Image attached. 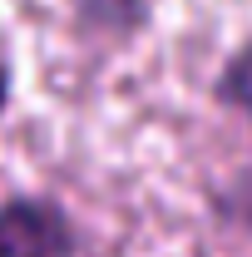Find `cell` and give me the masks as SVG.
Masks as SVG:
<instances>
[{
    "label": "cell",
    "instance_id": "obj_1",
    "mask_svg": "<svg viewBox=\"0 0 252 257\" xmlns=\"http://www.w3.org/2000/svg\"><path fill=\"white\" fill-rule=\"evenodd\" d=\"M0 257H74V227L50 198L0 203Z\"/></svg>",
    "mask_w": 252,
    "mask_h": 257
},
{
    "label": "cell",
    "instance_id": "obj_2",
    "mask_svg": "<svg viewBox=\"0 0 252 257\" xmlns=\"http://www.w3.org/2000/svg\"><path fill=\"white\" fill-rule=\"evenodd\" d=\"M218 99L232 104V109H242L252 119V45H242V50L232 55V64L218 74Z\"/></svg>",
    "mask_w": 252,
    "mask_h": 257
},
{
    "label": "cell",
    "instance_id": "obj_3",
    "mask_svg": "<svg viewBox=\"0 0 252 257\" xmlns=\"http://www.w3.org/2000/svg\"><path fill=\"white\" fill-rule=\"evenodd\" d=\"M5 94H10V79H5V64H0V114H5Z\"/></svg>",
    "mask_w": 252,
    "mask_h": 257
}]
</instances>
